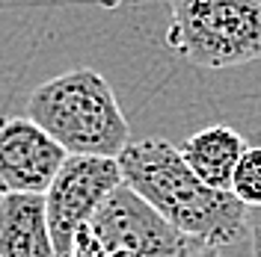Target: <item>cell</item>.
<instances>
[{
  "instance_id": "obj_1",
  "label": "cell",
  "mask_w": 261,
  "mask_h": 257,
  "mask_svg": "<svg viewBox=\"0 0 261 257\" xmlns=\"http://www.w3.org/2000/svg\"><path fill=\"white\" fill-rule=\"evenodd\" d=\"M122 177L166 222L202 245H231L249 234V207L231 189L205 183L166 139H140L116 157Z\"/></svg>"
},
{
  "instance_id": "obj_2",
  "label": "cell",
  "mask_w": 261,
  "mask_h": 257,
  "mask_svg": "<svg viewBox=\"0 0 261 257\" xmlns=\"http://www.w3.org/2000/svg\"><path fill=\"white\" fill-rule=\"evenodd\" d=\"M27 115L68 154L119 157L130 142L128 118L110 83L92 68H71L39 83L27 98Z\"/></svg>"
},
{
  "instance_id": "obj_3",
  "label": "cell",
  "mask_w": 261,
  "mask_h": 257,
  "mask_svg": "<svg viewBox=\"0 0 261 257\" xmlns=\"http://www.w3.org/2000/svg\"><path fill=\"white\" fill-rule=\"evenodd\" d=\"M169 48L199 68L261 59V0H169Z\"/></svg>"
},
{
  "instance_id": "obj_4",
  "label": "cell",
  "mask_w": 261,
  "mask_h": 257,
  "mask_svg": "<svg viewBox=\"0 0 261 257\" xmlns=\"http://www.w3.org/2000/svg\"><path fill=\"white\" fill-rule=\"evenodd\" d=\"M202 242L166 222L128 183L116 186L77 231L65 257H193Z\"/></svg>"
},
{
  "instance_id": "obj_5",
  "label": "cell",
  "mask_w": 261,
  "mask_h": 257,
  "mask_svg": "<svg viewBox=\"0 0 261 257\" xmlns=\"http://www.w3.org/2000/svg\"><path fill=\"white\" fill-rule=\"evenodd\" d=\"M125 177L116 157H89V154H68L54 183L45 192L48 222L54 234L57 254L65 257L74 245V237L101 204L122 186Z\"/></svg>"
},
{
  "instance_id": "obj_6",
  "label": "cell",
  "mask_w": 261,
  "mask_h": 257,
  "mask_svg": "<svg viewBox=\"0 0 261 257\" xmlns=\"http://www.w3.org/2000/svg\"><path fill=\"white\" fill-rule=\"evenodd\" d=\"M68 151L30 115H0V195L48 192Z\"/></svg>"
},
{
  "instance_id": "obj_7",
  "label": "cell",
  "mask_w": 261,
  "mask_h": 257,
  "mask_svg": "<svg viewBox=\"0 0 261 257\" xmlns=\"http://www.w3.org/2000/svg\"><path fill=\"white\" fill-rule=\"evenodd\" d=\"M0 257H60L42 192L0 195Z\"/></svg>"
},
{
  "instance_id": "obj_8",
  "label": "cell",
  "mask_w": 261,
  "mask_h": 257,
  "mask_svg": "<svg viewBox=\"0 0 261 257\" xmlns=\"http://www.w3.org/2000/svg\"><path fill=\"white\" fill-rule=\"evenodd\" d=\"M246 142L249 139H244L234 127L211 124V127H202L193 136H187L178 145V151L205 183H211L217 189H231V175H234L241 154L246 151Z\"/></svg>"
},
{
  "instance_id": "obj_9",
  "label": "cell",
  "mask_w": 261,
  "mask_h": 257,
  "mask_svg": "<svg viewBox=\"0 0 261 257\" xmlns=\"http://www.w3.org/2000/svg\"><path fill=\"white\" fill-rule=\"evenodd\" d=\"M231 192L244 201L246 207H261V133L246 142V151L234 166L231 175Z\"/></svg>"
},
{
  "instance_id": "obj_10",
  "label": "cell",
  "mask_w": 261,
  "mask_h": 257,
  "mask_svg": "<svg viewBox=\"0 0 261 257\" xmlns=\"http://www.w3.org/2000/svg\"><path fill=\"white\" fill-rule=\"evenodd\" d=\"M246 225H249V257H261V207L249 210Z\"/></svg>"
},
{
  "instance_id": "obj_11",
  "label": "cell",
  "mask_w": 261,
  "mask_h": 257,
  "mask_svg": "<svg viewBox=\"0 0 261 257\" xmlns=\"http://www.w3.org/2000/svg\"><path fill=\"white\" fill-rule=\"evenodd\" d=\"M193 257H223V251H220V245H202Z\"/></svg>"
}]
</instances>
